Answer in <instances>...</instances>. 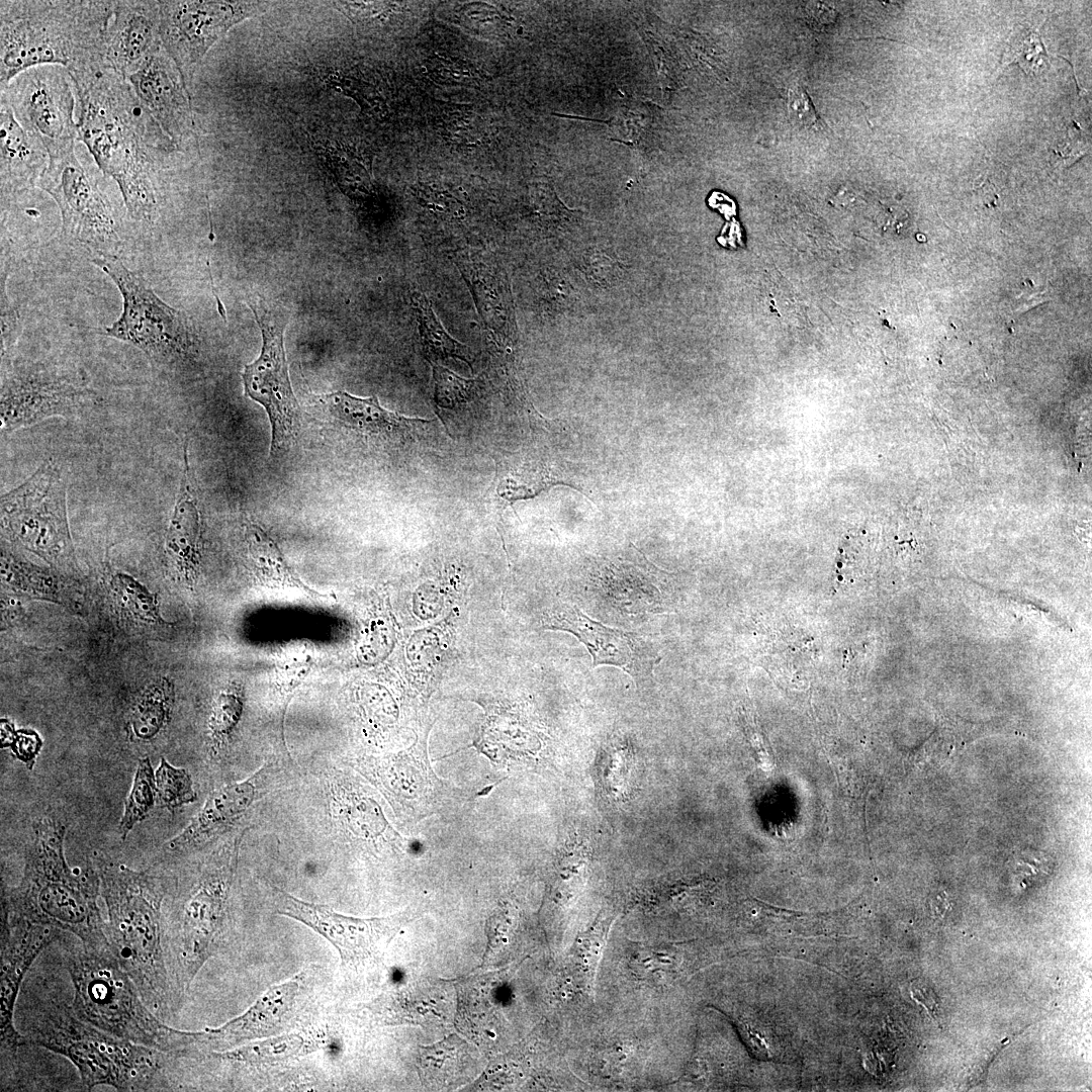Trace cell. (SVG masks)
I'll return each instance as SVG.
<instances>
[{
	"label": "cell",
	"instance_id": "6da1fadb",
	"mask_svg": "<svg viewBox=\"0 0 1092 1092\" xmlns=\"http://www.w3.org/2000/svg\"><path fill=\"white\" fill-rule=\"evenodd\" d=\"M78 142L111 178L127 217L158 223L166 178L184 154L141 103L125 77L110 68L75 83Z\"/></svg>",
	"mask_w": 1092,
	"mask_h": 1092
},
{
	"label": "cell",
	"instance_id": "7a4b0ae2",
	"mask_svg": "<svg viewBox=\"0 0 1092 1092\" xmlns=\"http://www.w3.org/2000/svg\"><path fill=\"white\" fill-rule=\"evenodd\" d=\"M112 0H1L0 88L39 65L68 69L74 82L106 66Z\"/></svg>",
	"mask_w": 1092,
	"mask_h": 1092
},
{
	"label": "cell",
	"instance_id": "3957f363",
	"mask_svg": "<svg viewBox=\"0 0 1092 1092\" xmlns=\"http://www.w3.org/2000/svg\"><path fill=\"white\" fill-rule=\"evenodd\" d=\"M66 828L57 820L34 823L18 886L2 887V909L32 923L71 932L86 950L112 953L97 904V870L72 869L64 853Z\"/></svg>",
	"mask_w": 1092,
	"mask_h": 1092
},
{
	"label": "cell",
	"instance_id": "277c9868",
	"mask_svg": "<svg viewBox=\"0 0 1092 1092\" xmlns=\"http://www.w3.org/2000/svg\"><path fill=\"white\" fill-rule=\"evenodd\" d=\"M97 872L111 951L147 1006L165 1015L174 1006L162 925L167 879L112 861L100 860Z\"/></svg>",
	"mask_w": 1092,
	"mask_h": 1092
},
{
	"label": "cell",
	"instance_id": "5b68a950",
	"mask_svg": "<svg viewBox=\"0 0 1092 1092\" xmlns=\"http://www.w3.org/2000/svg\"><path fill=\"white\" fill-rule=\"evenodd\" d=\"M21 1044L36 1045L69 1059L86 1090L108 1085L118 1091H149L170 1053L107 1033L83 1020L64 1002L37 1007Z\"/></svg>",
	"mask_w": 1092,
	"mask_h": 1092
},
{
	"label": "cell",
	"instance_id": "8992f818",
	"mask_svg": "<svg viewBox=\"0 0 1092 1092\" xmlns=\"http://www.w3.org/2000/svg\"><path fill=\"white\" fill-rule=\"evenodd\" d=\"M68 970L74 988L70 1006L81 1020L164 1053L200 1050L204 1031L175 1029L156 1017L113 953L99 954L81 947L68 959Z\"/></svg>",
	"mask_w": 1092,
	"mask_h": 1092
},
{
	"label": "cell",
	"instance_id": "52a82bcc",
	"mask_svg": "<svg viewBox=\"0 0 1092 1092\" xmlns=\"http://www.w3.org/2000/svg\"><path fill=\"white\" fill-rule=\"evenodd\" d=\"M92 262L114 282L122 297V311L104 329L106 336L138 348L152 364L165 370L195 360L198 334L185 312L164 302L143 276L113 255H100Z\"/></svg>",
	"mask_w": 1092,
	"mask_h": 1092
},
{
	"label": "cell",
	"instance_id": "ba28073f",
	"mask_svg": "<svg viewBox=\"0 0 1092 1092\" xmlns=\"http://www.w3.org/2000/svg\"><path fill=\"white\" fill-rule=\"evenodd\" d=\"M49 157V165L35 187L56 202L63 237L93 249L99 256L112 255L121 240L122 221L102 187L107 176L80 142Z\"/></svg>",
	"mask_w": 1092,
	"mask_h": 1092
},
{
	"label": "cell",
	"instance_id": "9c48e42d",
	"mask_svg": "<svg viewBox=\"0 0 1092 1092\" xmlns=\"http://www.w3.org/2000/svg\"><path fill=\"white\" fill-rule=\"evenodd\" d=\"M67 484L60 467L42 463L25 481L1 496V523L7 535L54 563L73 560L67 519Z\"/></svg>",
	"mask_w": 1092,
	"mask_h": 1092
},
{
	"label": "cell",
	"instance_id": "30bf717a",
	"mask_svg": "<svg viewBox=\"0 0 1092 1092\" xmlns=\"http://www.w3.org/2000/svg\"><path fill=\"white\" fill-rule=\"evenodd\" d=\"M262 333L258 358L242 373L245 395L261 404L271 426V456H280L296 442L301 411L290 382L284 349L287 316L277 308L251 303Z\"/></svg>",
	"mask_w": 1092,
	"mask_h": 1092
},
{
	"label": "cell",
	"instance_id": "8fae6325",
	"mask_svg": "<svg viewBox=\"0 0 1092 1092\" xmlns=\"http://www.w3.org/2000/svg\"><path fill=\"white\" fill-rule=\"evenodd\" d=\"M25 131L37 140L49 156L76 146L77 95L74 80L60 65L28 68L0 88Z\"/></svg>",
	"mask_w": 1092,
	"mask_h": 1092
},
{
	"label": "cell",
	"instance_id": "7c38bea8",
	"mask_svg": "<svg viewBox=\"0 0 1092 1092\" xmlns=\"http://www.w3.org/2000/svg\"><path fill=\"white\" fill-rule=\"evenodd\" d=\"M273 4L270 1L159 0L162 46L174 61L190 98L195 76L213 46L233 26L266 12Z\"/></svg>",
	"mask_w": 1092,
	"mask_h": 1092
},
{
	"label": "cell",
	"instance_id": "4fadbf2b",
	"mask_svg": "<svg viewBox=\"0 0 1092 1092\" xmlns=\"http://www.w3.org/2000/svg\"><path fill=\"white\" fill-rule=\"evenodd\" d=\"M98 400L80 379L54 366L28 361L11 364L2 373L1 434L53 417L76 416Z\"/></svg>",
	"mask_w": 1092,
	"mask_h": 1092
},
{
	"label": "cell",
	"instance_id": "5bb4252c",
	"mask_svg": "<svg viewBox=\"0 0 1092 1092\" xmlns=\"http://www.w3.org/2000/svg\"><path fill=\"white\" fill-rule=\"evenodd\" d=\"M275 911L311 928L338 950L342 966L353 970L379 965L390 941L411 920L400 912L387 917L356 918L302 901L273 887Z\"/></svg>",
	"mask_w": 1092,
	"mask_h": 1092
},
{
	"label": "cell",
	"instance_id": "9a60e30c",
	"mask_svg": "<svg viewBox=\"0 0 1092 1092\" xmlns=\"http://www.w3.org/2000/svg\"><path fill=\"white\" fill-rule=\"evenodd\" d=\"M543 622L549 629L576 636L590 653L594 667L601 664L617 666L637 684L650 678L661 660L654 644L645 637L605 626L575 606L557 605L545 615Z\"/></svg>",
	"mask_w": 1092,
	"mask_h": 1092
},
{
	"label": "cell",
	"instance_id": "2e32d148",
	"mask_svg": "<svg viewBox=\"0 0 1092 1092\" xmlns=\"http://www.w3.org/2000/svg\"><path fill=\"white\" fill-rule=\"evenodd\" d=\"M127 81L141 103L180 150L188 153L199 146L191 98L163 46Z\"/></svg>",
	"mask_w": 1092,
	"mask_h": 1092
},
{
	"label": "cell",
	"instance_id": "e0dca14e",
	"mask_svg": "<svg viewBox=\"0 0 1092 1092\" xmlns=\"http://www.w3.org/2000/svg\"><path fill=\"white\" fill-rule=\"evenodd\" d=\"M60 932L59 929L32 923L2 909L1 1048L12 1056L22 1045V1034L17 1031L13 1020L21 982L41 950L60 938Z\"/></svg>",
	"mask_w": 1092,
	"mask_h": 1092
},
{
	"label": "cell",
	"instance_id": "ac0fdd59",
	"mask_svg": "<svg viewBox=\"0 0 1092 1092\" xmlns=\"http://www.w3.org/2000/svg\"><path fill=\"white\" fill-rule=\"evenodd\" d=\"M162 48L159 0H117L106 35V66L126 79Z\"/></svg>",
	"mask_w": 1092,
	"mask_h": 1092
},
{
	"label": "cell",
	"instance_id": "d6986e66",
	"mask_svg": "<svg viewBox=\"0 0 1092 1092\" xmlns=\"http://www.w3.org/2000/svg\"><path fill=\"white\" fill-rule=\"evenodd\" d=\"M318 410L321 420L330 431L351 433L366 441L402 442L421 424L428 423L384 408L376 396L357 397L346 391L322 395Z\"/></svg>",
	"mask_w": 1092,
	"mask_h": 1092
},
{
	"label": "cell",
	"instance_id": "ffe728a7",
	"mask_svg": "<svg viewBox=\"0 0 1092 1092\" xmlns=\"http://www.w3.org/2000/svg\"><path fill=\"white\" fill-rule=\"evenodd\" d=\"M298 991L297 979L269 988L244 1014L217 1028L205 1029L202 1051L232 1049L243 1040L280 1030Z\"/></svg>",
	"mask_w": 1092,
	"mask_h": 1092
},
{
	"label": "cell",
	"instance_id": "44dd1931",
	"mask_svg": "<svg viewBox=\"0 0 1092 1092\" xmlns=\"http://www.w3.org/2000/svg\"><path fill=\"white\" fill-rule=\"evenodd\" d=\"M195 479L184 447V466L167 529L166 554L177 575L192 584L199 572L201 518Z\"/></svg>",
	"mask_w": 1092,
	"mask_h": 1092
},
{
	"label": "cell",
	"instance_id": "7402d4cb",
	"mask_svg": "<svg viewBox=\"0 0 1092 1092\" xmlns=\"http://www.w3.org/2000/svg\"><path fill=\"white\" fill-rule=\"evenodd\" d=\"M49 160L46 148L25 131L9 104L0 97L1 197L35 187Z\"/></svg>",
	"mask_w": 1092,
	"mask_h": 1092
},
{
	"label": "cell",
	"instance_id": "603a6c76",
	"mask_svg": "<svg viewBox=\"0 0 1092 1092\" xmlns=\"http://www.w3.org/2000/svg\"><path fill=\"white\" fill-rule=\"evenodd\" d=\"M255 787L250 781L232 783L213 791L186 828L167 842L172 850L197 845L222 831L250 807Z\"/></svg>",
	"mask_w": 1092,
	"mask_h": 1092
},
{
	"label": "cell",
	"instance_id": "cb8c5ba5",
	"mask_svg": "<svg viewBox=\"0 0 1092 1092\" xmlns=\"http://www.w3.org/2000/svg\"><path fill=\"white\" fill-rule=\"evenodd\" d=\"M245 528L250 563L262 582L273 587L298 588L310 596H320L299 579L276 542L264 529L252 522L247 523Z\"/></svg>",
	"mask_w": 1092,
	"mask_h": 1092
},
{
	"label": "cell",
	"instance_id": "d4e9b609",
	"mask_svg": "<svg viewBox=\"0 0 1092 1092\" xmlns=\"http://www.w3.org/2000/svg\"><path fill=\"white\" fill-rule=\"evenodd\" d=\"M174 691L168 680H161L147 689L131 708L128 729L132 738L140 741L154 739L169 721Z\"/></svg>",
	"mask_w": 1092,
	"mask_h": 1092
},
{
	"label": "cell",
	"instance_id": "484cf974",
	"mask_svg": "<svg viewBox=\"0 0 1092 1092\" xmlns=\"http://www.w3.org/2000/svg\"><path fill=\"white\" fill-rule=\"evenodd\" d=\"M420 1051L421 1078L427 1085L435 1087L457 1081L468 1060L467 1044L454 1034L433 1045L421 1046Z\"/></svg>",
	"mask_w": 1092,
	"mask_h": 1092
},
{
	"label": "cell",
	"instance_id": "4316f807",
	"mask_svg": "<svg viewBox=\"0 0 1092 1092\" xmlns=\"http://www.w3.org/2000/svg\"><path fill=\"white\" fill-rule=\"evenodd\" d=\"M306 1049L304 1037L291 1033L251 1042L234 1050L209 1054L234 1063L271 1064L302 1055L306 1053Z\"/></svg>",
	"mask_w": 1092,
	"mask_h": 1092
},
{
	"label": "cell",
	"instance_id": "83f0119b",
	"mask_svg": "<svg viewBox=\"0 0 1092 1092\" xmlns=\"http://www.w3.org/2000/svg\"><path fill=\"white\" fill-rule=\"evenodd\" d=\"M424 349L430 360L458 358L471 366L468 348L453 339L435 315L429 300L422 293L414 296Z\"/></svg>",
	"mask_w": 1092,
	"mask_h": 1092
},
{
	"label": "cell",
	"instance_id": "f1b7e54d",
	"mask_svg": "<svg viewBox=\"0 0 1092 1092\" xmlns=\"http://www.w3.org/2000/svg\"><path fill=\"white\" fill-rule=\"evenodd\" d=\"M634 755L628 745H610L598 762L599 785L614 802H625L632 793Z\"/></svg>",
	"mask_w": 1092,
	"mask_h": 1092
},
{
	"label": "cell",
	"instance_id": "f546056e",
	"mask_svg": "<svg viewBox=\"0 0 1092 1092\" xmlns=\"http://www.w3.org/2000/svg\"><path fill=\"white\" fill-rule=\"evenodd\" d=\"M437 116L445 138L458 145H479L488 135L487 123L469 105L440 103Z\"/></svg>",
	"mask_w": 1092,
	"mask_h": 1092
},
{
	"label": "cell",
	"instance_id": "4dcf8cb0",
	"mask_svg": "<svg viewBox=\"0 0 1092 1092\" xmlns=\"http://www.w3.org/2000/svg\"><path fill=\"white\" fill-rule=\"evenodd\" d=\"M156 799L155 772L150 758L146 757L139 761L130 792L124 802L119 822V832L123 840L133 826L148 816Z\"/></svg>",
	"mask_w": 1092,
	"mask_h": 1092
},
{
	"label": "cell",
	"instance_id": "1f68e13d",
	"mask_svg": "<svg viewBox=\"0 0 1092 1092\" xmlns=\"http://www.w3.org/2000/svg\"><path fill=\"white\" fill-rule=\"evenodd\" d=\"M244 710V690L240 684H231L213 702L208 721L213 744L224 743L237 727Z\"/></svg>",
	"mask_w": 1092,
	"mask_h": 1092
},
{
	"label": "cell",
	"instance_id": "d6a6232c",
	"mask_svg": "<svg viewBox=\"0 0 1092 1092\" xmlns=\"http://www.w3.org/2000/svg\"><path fill=\"white\" fill-rule=\"evenodd\" d=\"M110 587L134 618L147 623L163 622L156 597L132 576L114 573L110 577Z\"/></svg>",
	"mask_w": 1092,
	"mask_h": 1092
},
{
	"label": "cell",
	"instance_id": "836d02e7",
	"mask_svg": "<svg viewBox=\"0 0 1092 1092\" xmlns=\"http://www.w3.org/2000/svg\"><path fill=\"white\" fill-rule=\"evenodd\" d=\"M1005 63H1016L1028 75H1038L1050 66L1040 36L1032 29L1017 26L1008 40Z\"/></svg>",
	"mask_w": 1092,
	"mask_h": 1092
},
{
	"label": "cell",
	"instance_id": "e575fe53",
	"mask_svg": "<svg viewBox=\"0 0 1092 1092\" xmlns=\"http://www.w3.org/2000/svg\"><path fill=\"white\" fill-rule=\"evenodd\" d=\"M155 781L157 801L170 811L197 799L188 771L171 765L165 758H161Z\"/></svg>",
	"mask_w": 1092,
	"mask_h": 1092
},
{
	"label": "cell",
	"instance_id": "d590c367",
	"mask_svg": "<svg viewBox=\"0 0 1092 1092\" xmlns=\"http://www.w3.org/2000/svg\"><path fill=\"white\" fill-rule=\"evenodd\" d=\"M435 401L442 408H454L469 401L474 394L476 380L466 379L440 365L433 364Z\"/></svg>",
	"mask_w": 1092,
	"mask_h": 1092
},
{
	"label": "cell",
	"instance_id": "8d00e7d4",
	"mask_svg": "<svg viewBox=\"0 0 1092 1092\" xmlns=\"http://www.w3.org/2000/svg\"><path fill=\"white\" fill-rule=\"evenodd\" d=\"M427 70L435 82L450 86L474 85L487 78L471 63L437 55L428 60Z\"/></svg>",
	"mask_w": 1092,
	"mask_h": 1092
},
{
	"label": "cell",
	"instance_id": "74e56055",
	"mask_svg": "<svg viewBox=\"0 0 1092 1092\" xmlns=\"http://www.w3.org/2000/svg\"><path fill=\"white\" fill-rule=\"evenodd\" d=\"M618 119H614L611 125L616 134L621 135L622 143L632 149L641 148V141L651 138L649 133L653 125L652 114L644 105L625 108Z\"/></svg>",
	"mask_w": 1092,
	"mask_h": 1092
},
{
	"label": "cell",
	"instance_id": "f35d334b",
	"mask_svg": "<svg viewBox=\"0 0 1092 1092\" xmlns=\"http://www.w3.org/2000/svg\"><path fill=\"white\" fill-rule=\"evenodd\" d=\"M12 728L11 724L2 721V745L3 747H11L14 755L24 762L28 768H31L35 763V757L41 748L42 742L38 735L31 730L15 732Z\"/></svg>",
	"mask_w": 1092,
	"mask_h": 1092
},
{
	"label": "cell",
	"instance_id": "ab89813d",
	"mask_svg": "<svg viewBox=\"0 0 1092 1092\" xmlns=\"http://www.w3.org/2000/svg\"><path fill=\"white\" fill-rule=\"evenodd\" d=\"M788 111L792 121L802 127H811L818 121L815 107L806 91L801 87L790 89Z\"/></svg>",
	"mask_w": 1092,
	"mask_h": 1092
},
{
	"label": "cell",
	"instance_id": "60d3db41",
	"mask_svg": "<svg viewBox=\"0 0 1092 1092\" xmlns=\"http://www.w3.org/2000/svg\"><path fill=\"white\" fill-rule=\"evenodd\" d=\"M744 721H745L746 735H747L748 740H749V742H750V744H751V746H752V748H753V750H754V752L756 754V758H757L758 763H760L761 767H764L767 770L770 769L772 764H774V761H772L771 755L769 754L768 747L764 743L762 733L760 732V730H759L758 726L756 725L755 721H753V719L748 718L747 715L745 716Z\"/></svg>",
	"mask_w": 1092,
	"mask_h": 1092
},
{
	"label": "cell",
	"instance_id": "b9f144b4",
	"mask_svg": "<svg viewBox=\"0 0 1092 1092\" xmlns=\"http://www.w3.org/2000/svg\"><path fill=\"white\" fill-rule=\"evenodd\" d=\"M810 18L816 22L828 25L835 19V13L830 7L821 3L812 2L807 6Z\"/></svg>",
	"mask_w": 1092,
	"mask_h": 1092
}]
</instances>
